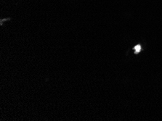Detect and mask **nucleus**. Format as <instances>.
<instances>
[{"label": "nucleus", "instance_id": "obj_1", "mask_svg": "<svg viewBox=\"0 0 162 121\" xmlns=\"http://www.w3.org/2000/svg\"><path fill=\"white\" fill-rule=\"evenodd\" d=\"M134 49L136 50V53L139 52L140 51V49H141V46H140V45H137V46L134 47Z\"/></svg>", "mask_w": 162, "mask_h": 121}]
</instances>
